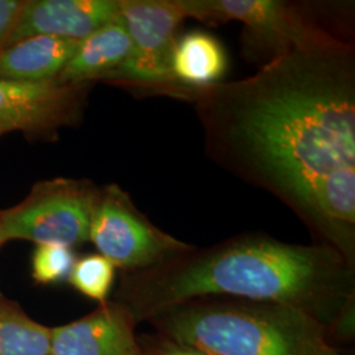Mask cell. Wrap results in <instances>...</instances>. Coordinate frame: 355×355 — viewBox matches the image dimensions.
Returning a JSON list of instances; mask_svg holds the SVG:
<instances>
[{"mask_svg": "<svg viewBox=\"0 0 355 355\" xmlns=\"http://www.w3.org/2000/svg\"><path fill=\"white\" fill-rule=\"evenodd\" d=\"M207 155L355 265V48L336 35L195 92Z\"/></svg>", "mask_w": 355, "mask_h": 355, "instance_id": "1", "label": "cell"}, {"mask_svg": "<svg viewBox=\"0 0 355 355\" xmlns=\"http://www.w3.org/2000/svg\"><path fill=\"white\" fill-rule=\"evenodd\" d=\"M121 296L136 321L193 300L233 299L292 306L327 328L355 299L354 267L327 245L254 233L129 272Z\"/></svg>", "mask_w": 355, "mask_h": 355, "instance_id": "2", "label": "cell"}, {"mask_svg": "<svg viewBox=\"0 0 355 355\" xmlns=\"http://www.w3.org/2000/svg\"><path fill=\"white\" fill-rule=\"evenodd\" d=\"M165 338L209 355H305L325 327L287 305L200 299L152 318Z\"/></svg>", "mask_w": 355, "mask_h": 355, "instance_id": "3", "label": "cell"}, {"mask_svg": "<svg viewBox=\"0 0 355 355\" xmlns=\"http://www.w3.org/2000/svg\"><path fill=\"white\" fill-rule=\"evenodd\" d=\"M120 16L132 41L124 64L104 82L139 95H166L187 101L171 73L178 28L187 13L182 0H120Z\"/></svg>", "mask_w": 355, "mask_h": 355, "instance_id": "4", "label": "cell"}, {"mask_svg": "<svg viewBox=\"0 0 355 355\" xmlns=\"http://www.w3.org/2000/svg\"><path fill=\"white\" fill-rule=\"evenodd\" d=\"M99 187L87 179L54 178L36 183L21 203L0 211V240L76 248L89 239Z\"/></svg>", "mask_w": 355, "mask_h": 355, "instance_id": "5", "label": "cell"}, {"mask_svg": "<svg viewBox=\"0 0 355 355\" xmlns=\"http://www.w3.org/2000/svg\"><path fill=\"white\" fill-rule=\"evenodd\" d=\"M89 241L114 267L129 272L162 265L193 249L154 225L114 183L99 187Z\"/></svg>", "mask_w": 355, "mask_h": 355, "instance_id": "6", "label": "cell"}, {"mask_svg": "<svg viewBox=\"0 0 355 355\" xmlns=\"http://www.w3.org/2000/svg\"><path fill=\"white\" fill-rule=\"evenodd\" d=\"M187 17L208 26L237 21L245 48L263 55V64L287 51L333 36L304 6L280 0H182Z\"/></svg>", "mask_w": 355, "mask_h": 355, "instance_id": "7", "label": "cell"}, {"mask_svg": "<svg viewBox=\"0 0 355 355\" xmlns=\"http://www.w3.org/2000/svg\"><path fill=\"white\" fill-rule=\"evenodd\" d=\"M91 85H61L57 80L29 83L0 78V136L23 132L35 137L54 136L80 120Z\"/></svg>", "mask_w": 355, "mask_h": 355, "instance_id": "8", "label": "cell"}, {"mask_svg": "<svg viewBox=\"0 0 355 355\" xmlns=\"http://www.w3.org/2000/svg\"><path fill=\"white\" fill-rule=\"evenodd\" d=\"M120 17V0H24L7 45L33 36L82 41Z\"/></svg>", "mask_w": 355, "mask_h": 355, "instance_id": "9", "label": "cell"}, {"mask_svg": "<svg viewBox=\"0 0 355 355\" xmlns=\"http://www.w3.org/2000/svg\"><path fill=\"white\" fill-rule=\"evenodd\" d=\"M127 306L105 303L85 318L51 328V355H144Z\"/></svg>", "mask_w": 355, "mask_h": 355, "instance_id": "10", "label": "cell"}, {"mask_svg": "<svg viewBox=\"0 0 355 355\" xmlns=\"http://www.w3.org/2000/svg\"><path fill=\"white\" fill-rule=\"evenodd\" d=\"M132 41L121 16L78 42L70 61L57 78L61 85H91L104 80L127 61Z\"/></svg>", "mask_w": 355, "mask_h": 355, "instance_id": "11", "label": "cell"}, {"mask_svg": "<svg viewBox=\"0 0 355 355\" xmlns=\"http://www.w3.org/2000/svg\"><path fill=\"white\" fill-rule=\"evenodd\" d=\"M78 42L49 36L20 40L0 51V78L29 83L57 80Z\"/></svg>", "mask_w": 355, "mask_h": 355, "instance_id": "12", "label": "cell"}, {"mask_svg": "<svg viewBox=\"0 0 355 355\" xmlns=\"http://www.w3.org/2000/svg\"><path fill=\"white\" fill-rule=\"evenodd\" d=\"M227 71L228 55L215 36L191 31L177 38L171 53V73L187 92V102L195 92L223 82Z\"/></svg>", "mask_w": 355, "mask_h": 355, "instance_id": "13", "label": "cell"}, {"mask_svg": "<svg viewBox=\"0 0 355 355\" xmlns=\"http://www.w3.org/2000/svg\"><path fill=\"white\" fill-rule=\"evenodd\" d=\"M51 328L0 303V355H51Z\"/></svg>", "mask_w": 355, "mask_h": 355, "instance_id": "14", "label": "cell"}, {"mask_svg": "<svg viewBox=\"0 0 355 355\" xmlns=\"http://www.w3.org/2000/svg\"><path fill=\"white\" fill-rule=\"evenodd\" d=\"M116 267L101 254L76 259L67 282L83 296L105 304L114 286Z\"/></svg>", "mask_w": 355, "mask_h": 355, "instance_id": "15", "label": "cell"}, {"mask_svg": "<svg viewBox=\"0 0 355 355\" xmlns=\"http://www.w3.org/2000/svg\"><path fill=\"white\" fill-rule=\"evenodd\" d=\"M76 253L62 245H37L32 255V277L38 284H57L69 279Z\"/></svg>", "mask_w": 355, "mask_h": 355, "instance_id": "16", "label": "cell"}, {"mask_svg": "<svg viewBox=\"0 0 355 355\" xmlns=\"http://www.w3.org/2000/svg\"><path fill=\"white\" fill-rule=\"evenodd\" d=\"M23 4L24 0H0V51L7 45Z\"/></svg>", "mask_w": 355, "mask_h": 355, "instance_id": "17", "label": "cell"}, {"mask_svg": "<svg viewBox=\"0 0 355 355\" xmlns=\"http://www.w3.org/2000/svg\"><path fill=\"white\" fill-rule=\"evenodd\" d=\"M152 355H209L195 347H190L182 343H174L171 340L162 338L153 349Z\"/></svg>", "mask_w": 355, "mask_h": 355, "instance_id": "18", "label": "cell"}, {"mask_svg": "<svg viewBox=\"0 0 355 355\" xmlns=\"http://www.w3.org/2000/svg\"><path fill=\"white\" fill-rule=\"evenodd\" d=\"M305 355H343L340 352H337L333 346H330L327 341V336L320 337L315 343H312Z\"/></svg>", "mask_w": 355, "mask_h": 355, "instance_id": "19", "label": "cell"}, {"mask_svg": "<svg viewBox=\"0 0 355 355\" xmlns=\"http://www.w3.org/2000/svg\"><path fill=\"white\" fill-rule=\"evenodd\" d=\"M0 245H3V243H1V240H0Z\"/></svg>", "mask_w": 355, "mask_h": 355, "instance_id": "20", "label": "cell"}]
</instances>
